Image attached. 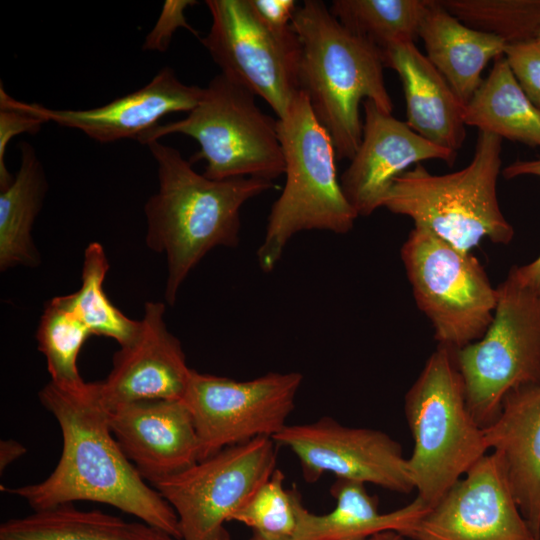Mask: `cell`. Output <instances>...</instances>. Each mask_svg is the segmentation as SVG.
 <instances>
[{"instance_id":"cell-24","label":"cell","mask_w":540,"mask_h":540,"mask_svg":"<svg viewBox=\"0 0 540 540\" xmlns=\"http://www.w3.org/2000/svg\"><path fill=\"white\" fill-rule=\"evenodd\" d=\"M466 126L531 147L540 146V109L516 81L504 56L464 105Z\"/></svg>"},{"instance_id":"cell-12","label":"cell","mask_w":540,"mask_h":540,"mask_svg":"<svg viewBox=\"0 0 540 540\" xmlns=\"http://www.w3.org/2000/svg\"><path fill=\"white\" fill-rule=\"evenodd\" d=\"M299 372L236 381L192 369L183 398L199 443V461L224 448L272 438L286 425L302 384Z\"/></svg>"},{"instance_id":"cell-5","label":"cell","mask_w":540,"mask_h":540,"mask_svg":"<svg viewBox=\"0 0 540 540\" xmlns=\"http://www.w3.org/2000/svg\"><path fill=\"white\" fill-rule=\"evenodd\" d=\"M286 181L268 216L264 240L257 250L263 271H271L289 240L305 230L344 234L358 214L337 177L332 139L316 119L300 90L287 112L277 118Z\"/></svg>"},{"instance_id":"cell-7","label":"cell","mask_w":540,"mask_h":540,"mask_svg":"<svg viewBox=\"0 0 540 540\" xmlns=\"http://www.w3.org/2000/svg\"><path fill=\"white\" fill-rule=\"evenodd\" d=\"M179 133L198 142L193 161L204 160L207 178L252 177L272 181L285 172L277 120L264 113L255 95L220 73L198 104L178 121L152 127L137 140L148 144Z\"/></svg>"},{"instance_id":"cell-11","label":"cell","mask_w":540,"mask_h":540,"mask_svg":"<svg viewBox=\"0 0 540 540\" xmlns=\"http://www.w3.org/2000/svg\"><path fill=\"white\" fill-rule=\"evenodd\" d=\"M277 443L268 437L230 446L153 487L175 511L181 540H217L276 468Z\"/></svg>"},{"instance_id":"cell-14","label":"cell","mask_w":540,"mask_h":540,"mask_svg":"<svg viewBox=\"0 0 540 540\" xmlns=\"http://www.w3.org/2000/svg\"><path fill=\"white\" fill-rule=\"evenodd\" d=\"M412 540H537L516 502L501 459H480L406 535Z\"/></svg>"},{"instance_id":"cell-29","label":"cell","mask_w":540,"mask_h":540,"mask_svg":"<svg viewBox=\"0 0 540 540\" xmlns=\"http://www.w3.org/2000/svg\"><path fill=\"white\" fill-rule=\"evenodd\" d=\"M438 1L466 26L506 44L536 39L540 30V0Z\"/></svg>"},{"instance_id":"cell-26","label":"cell","mask_w":540,"mask_h":540,"mask_svg":"<svg viewBox=\"0 0 540 540\" xmlns=\"http://www.w3.org/2000/svg\"><path fill=\"white\" fill-rule=\"evenodd\" d=\"M428 0H335L330 13L350 32L381 51L419 37Z\"/></svg>"},{"instance_id":"cell-39","label":"cell","mask_w":540,"mask_h":540,"mask_svg":"<svg viewBox=\"0 0 540 540\" xmlns=\"http://www.w3.org/2000/svg\"><path fill=\"white\" fill-rule=\"evenodd\" d=\"M217 540H231V537H230V534L228 533L225 536H223V537H221V538H219Z\"/></svg>"},{"instance_id":"cell-33","label":"cell","mask_w":540,"mask_h":540,"mask_svg":"<svg viewBox=\"0 0 540 540\" xmlns=\"http://www.w3.org/2000/svg\"><path fill=\"white\" fill-rule=\"evenodd\" d=\"M196 3V1L192 0L165 1L160 17L153 30L147 35L143 48L161 52L165 51L169 46L174 32L182 27L199 37L198 32L187 23L184 16V10Z\"/></svg>"},{"instance_id":"cell-13","label":"cell","mask_w":540,"mask_h":540,"mask_svg":"<svg viewBox=\"0 0 540 540\" xmlns=\"http://www.w3.org/2000/svg\"><path fill=\"white\" fill-rule=\"evenodd\" d=\"M273 440L294 453L307 482L331 473L397 493L414 490L401 445L383 431L348 427L324 416L287 424Z\"/></svg>"},{"instance_id":"cell-4","label":"cell","mask_w":540,"mask_h":540,"mask_svg":"<svg viewBox=\"0 0 540 540\" xmlns=\"http://www.w3.org/2000/svg\"><path fill=\"white\" fill-rule=\"evenodd\" d=\"M501 152L500 137L479 131L466 167L434 175L418 163L394 180L383 207L462 252H471L483 239L507 245L514 229L497 197Z\"/></svg>"},{"instance_id":"cell-30","label":"cell","mask_w":540,"mask_h":540,"mask_svg":"<svg viewBox=\"0 0 540 540\" xmlns=\"http://www.w3.org/2000/svg\"><path fill=\"white\" fill-rule=\"evenodd\" d=\"M284 479L281 470L276 469L231 521L269 538L290 540L297 525L296 506L300 494L295 489H286Z\"/></svg>"},{"instance_id":"cell-32","label":"cell","mask_w":540,"mask_h":540,"mask_svg":"<svg viewBox=\"0 0 540 540\" xmlns=\"http://www.w3.org/2000/svg\"><path fill=\"white\" fill-rule=\"evenodd\" d=\"M503 56L521 89L540 109V42L506 44Z\"/></svg>"},{"instance_id":"cell-28","label":"cell","mask_w":540,"mask_h":540,"mask_svg":"<svg viewBox=\"0 0 540 540\" xmlns=\"http://www.w3.org/2000/svg\"><path fill=\"white\" fill-rule=\"evenodd\" d=\"M109 262L100 243H90L85 251L81 286L71 294L74 309L92 335L114 339L123 346L137 334L140 321L132 320L107 297L103 283Z\"/></svg>"},{"instance_id":"cell-9","label":"cell","mask_w":540,"mask_h":540,"mask_svg":"<svg viewBox=\"0 0 540 540\" xmlns=\"http://www.w3.org/2000/svg\"><path fill=\"white\" fill-rule=\"evenodd\" d=\"M400 256L415 303L430 321L438 345L457 350L484 335L497 290L471 252L459 251L414 226Z\"/></svg>"},{"instance_id":"cell-23","label":"cell","mask_w":540,"mask_h":540,"mask_svg":"<svg viewBox=\"0 0 540 540\" xmlns=\"http://www.w3.org/2000/svg\"><path fill=\"white\" fill-rule=\"evenodd\" d=\"M0 540H177L142 521H127L73 503L36 510L0 525Z\"/></svg>"},{"instance_id":"cell-20","label":"cell","mask_w":540,"mask_h":540,"mask_svg":"<svg viewBox=\"0 0 540 540\" xmlns=\"http://www.w3.org/2000/svg\"><path fill=\"white\" fill-rule=\"evenodd\" d=\"M385 67L399 76L406 103V123L429 142L455 151L466 138L464 104L435 66L414 44L382 50Z\"/></svg>"},{"instance_id":"cell-1","label":"cell","mask_w":540,"mask_h":540,"mask_svg":"<svg viewBox=\"0 0 540 540\" xmlns=\"http://www.w3.org/2000/svg\"><path fill=\"white\" fill-rule=\"evenodd\" d=\"M39 400L62 434L60 459L38 483L3 487L34 510L92 501L111 505L181 540L178 517L139 474L116 441L98 382L47 383Z\"/></svg>"},{"instance_id":"cell-31","label":"cell","mask_w":540,"mask_h":540,"mask_svg":"<svg viewBox=\"0 0 540 540\" xmlns=\"http://www.w3.org/2000/svg\"><path fill=\"white\" fill-rule=\"evenodd\" d=\"M44 123L42 118L23 109L19 101L8 95L0 85V190L9 187L14 180L5 165L9 141L21 133H37Z\"/></svg>"},{"instance_id":"cell-22","label":"cell","mask_w":540,"mask_h":540,"mask_svg":"<svg viewBox=\"0 0 540 540\" xmlns=\"http://www.w3.org/2000/svg\"><path fill=\"white\" fill-rule=\"evenodd\" d=\"M418 36L424 43L426 57L464 105L481 85L488 62L503 56L506 46L498 37L463 24L438 0L427 1Z\"/></svg>"},{"instance_id":"cell-15","label":"cell","mask_w":540,"mask_h":540,"mask_svg":"<svg viewBox=\"0 0 540 540\" xmlns=\"http://www.w3.org/2000/svg\"><path fill=\"white\" fill-rule=\"evenodd\" d=\"M362 105V139L340 184L358 216H368L383 207L394 180L411 165L437 159L451 167L457 152L429 142L371 100Z\"/></svg>"},{"instance_id":"cell-34","label":"cell","mask_w":540,"mask_h":540,"mask_svg":"<svg viewBox=\"0 0 540 540\" xmlns=\"http://www.w3.org/2000/svg\"><path fill=\"white\" fill-rule=\"evenodd\" d=\"M501 173L506 179L523 175L540 177V159L517 160L506 166ZM513 268L522 283L540 292V254L532 262Z\"/></svg>"},{"instance_id":"cell-21","label":"cell","mask_w":540,"mask_h":540,"mask_svg":"<svg viewBox=\"0 0 540 540\" xmlns=\"http://www.w3.org/2000/svg\"><path fill=\"white\" fill-rule=\"evenodd\" d=\"M365 483L336 478L331 495L333 510L318 515L297 501V525L290 540H366L370 536L397 531L409 533L429 507L418 497L391 512L382 513L376 497L369 494Z\"/></svg>"},{"instance_id":"cell-40","label":"cell","mask_w":540,"mask_h":540,"mask_svg":"<svg viewBox=\"0 0 540 540\" xmlns=\"http://www.w3.org/2000/svg\"><path fill=\"white\" fill-rule=\"evenodd\" d=\"M539 42H540V30L538 32V35H537V38H536Z\"/></svg>"},{"instance_id":"cell-36","label":"cell","mask_w":540,"mask_h":540,"mask_svg":"<svg viewBox=\"0 0 540 540\" xmlns=\"http://www.w3.org/2000/svg\"><path fill=\"white\" fill-rule=\"evenodd\" d=\"M26 448L14 439L1 440L0 442V471L3 472L11 463L24 455Z\"/></svg>"},{"instance_id":"cell-6","label":"cell","mask_w":540,"mask_h":540,"mask_svg":"<svg viewBox=\"0 0 540 540\" xmlns=\"http://www.w3.org/2000/svg\"><path fill=\"white\" fill-rule=\"evenodd\" d=\"M404 413L413 438L408 472L416 497L430 508L489 451L453 350L438 345L429 356L405 395Z\"/></svg>"},{"instance_id":"cell-27","label":"cell","mask_w":540,"mask_h":540,"mask_svg":"<svg viewBox=\"0 0 540 540\" xmlns=\"http://www.w3.org/2000/svg\"><path fill=\"white\" fill-rule=\"evenodd\" d=\"M90 335L74 309L71 294L57 296L46 303L36 339L39 351L46 358L52 382L72 385L84 381L77 360Z\"/></svg>"},{"instance_id":"cell-17","label":"cell","mask_w":540,"mask_h":540,"mask_svg":"<svg viewBox=\"0 0 540 540\" xmlns=\"http://www.w3.org/2000/svg\"><path fill=\"white\" fill-rule=\"evenodd\" d=\"M108 419L120 448L151 486L199 461L197 433L183 399L121 404L109 410Z\"/></svg>"},{"instance_id":"cell-16","label":"cell","mask_w":540,"mask_h":540,"mask_svg":"<svg viewBox=\"0 0 540 540\" xmlns=\"http://www.w3.org/2000/svg\"><path fill=\"white\" fill-rule=\"evenodd\" d=\"M164 314L163 303L146 302L137 334L114 354L110 373L98 382L108 410L141 400L184 398L192 369Z\"/></svg>"},{"instance_id":"cell-41","label":"cell","mask_w":540,"mask_h":540,"mask_svg":"<svg viewBox=\"0 0 540 540\" xmlns=\"http://www.w3.org/2000/svg\"><path fill=\"white\" fill-rule=\"evenodd\" d=\"M539 540H540V532H539Z\"/></svg>"},{"instance_id":"cell-2","label":"cell","mask_w":540,"mask_h":540,"mask_svg":"<svg viewBox=\"0 0 540 540\" xmlns=\"http://www.w3.org/2000/svg\"><path fill=\"white\" fill-rule=\"evenodd\" d=\"M147 145L157 162L159 190L145 205L146 244L166 255L165 298L173 305L185 278L210 250L238 245L242 206L274 183L252 177L209 179L174 147L159 141Z\"/></svg>"},{"instance_id":"cell-18","label":"cell","mask_w":540,"mask_h":540,"mask_svg":"<svg viewBox=\"0 0 540 540\" xmlns=\"http://www.w3.org/2000/svg\"><path fill=\"white\" fill-rule=\"evenodd\" d=\"M204 88L181 82L174 71L165 67L143 88L86 110H56L36 103L19 105L60 126L78 129L91 139L109 143L137 138L173 112H190L200 101Z\"/></svg>"},{"instance_id":"cell-10","label":"cell","mask_w":540,"mask_h":540,"mask_svg":"<svg viewBox=\"0 0 540 540\" xmlns=\"http://www.w3.org/2000/svg\"><path fill=\"white\" fill-rule=\"evenodd\" d=\"M212 17L200 38L221 73L261 97L281 118L300 91L301 44L291 28L276 31L250 0H207Z\"/></svg>"},{"instance_id":"cell-38","label":"cell","mask_w":540,"mask_h":540,"mask_svg":"<svg viewBox=\"0 0 540 540\" xmlns=\"http://www.w3.org/2000/svg\"><path fill=\"white\" fill-rule=\"evenodd\" d=\"M250 540H283V539H275V538H269L266 536H263L259 533L252 532V536Z\"/></svg>"},{"instance_id":"cell-25","label":"cell","mask_w":540,"mask_h":540,"mask_svg":"<svg viewBox=\"0 0 540 540\" xmlns=\"http://www.w3.org/2000/svg\"><path fill=\"white\" fill-rule=\"evenodd\" d=\"M20 151V168L13 182L0 190L1 271L17 265L34 267L40 260L31 230L42 206L47 182L35 149L23 142Z\"/></svg>"},{"instance_id":"cell-8","label":"cell","mask_w":540,"mask_h":540,"mask_svg":"<svg viewBox=\"0 0 540 540\" xmlns=\"http://www.w3.org/2000/svg\"><path fill=\"white\" fill-rule=\"evenodd\" d=\"M496 290L484 335L453 350L468 408L482 427L511 391L540 381V292L522 283L513 267Z\"/></svg>"},{"instance_id":"cell-37","label":"cell","mask_w":540,"mask_h":540,"mask_svg":"<svg viewBox=\"0 0 540 540\" xmlns=\"http://www.w3.org/2000/svg\"><path fill=\"white\" fill-rule=\"evenodd\" d=\"M406 537L397 531H384L376 533L366 540H405Z\"/></svg>"},{"instance_id":"cell-35","label":"cell","mask_w":540,"mask_h":540,"mask_svg":"<svg viewBox=\"0 0 540 540\" xmlns=\"http://www.w3.org/2000/svg\"><path fill=\"white\" fill-rule=\"evenodd\" d=\"M260 19L271 29L283 31L291 28L297 5L294 0H250Z\"/></svg>"},{"instance_id":"cell-3","label":"cell","mask_w":540,"mask_h":540,"mask_svg":"<svg viewBox=\"0 0 540 540\" xmlns=\"http://www.w3.org/2000/svg\"><path fill=\"white\" fill-rule=\"evenodd\" d=\"M291 26L301 44L300 90L330 135L337 159H351L363 131L360 104L392 114L382 51L347 30L320 0L297 6Z\"/></svg>"},{"instance_id":"cell-19","label":"cell","mask_w":540,"mask_h":540,"mask_svg":"<svg viewBox=\"0 0 540 540\" xmlns=\"http://www.w3.org/2000/svg\"><path fill=\"white\" fill-rule=\"evenodd\" d=\"M519 506L539 540L540 532V381L511 391L495 419L483 427Z\"/></svg>"}]
</instances>
